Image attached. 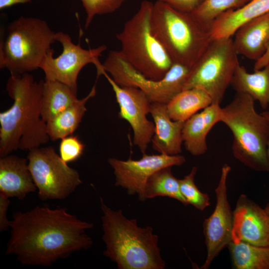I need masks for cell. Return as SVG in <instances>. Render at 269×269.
<instances>
[{"label":"cell","mask_w":269,"mask_h":269,"mask_svg":"<svg viewBox=\"0 0 269 269\" xmlns=\"http://www.w3.org/2000/svg\"><path fill=\"white\" fill-rule=\"evenodd\" d=\"M93 227L64 208L36 206L17 212L10 220L5 254L15 255L22 265L50 267L90 248L93 241L86 231Z\"/></svg>","instance_id":"1"},{"label":"cell","mask_w":269,"mask_h":269,"mask_svg":"<svg viewBox=\"0 0 269 269\" xmlns=\"http://www.w3.org/2000/svg\"><path fill=\"white\" fill-rule=\"evenodd\" d=\"M43 84L29 73L9 77L6 90L13 103L0 113V157L18 149L29 151L50 140L41 116Z\"/></svg>","instance_id":"2"},{"label":"cell","mask_w":269,"mask_h":269,"mask_svg":"<svg viewBox=\"0 0 269 269\" xmlns=\"http://www.w3.org/2000/svg\"><path fill=\"white\" fill-rule=\"evenodd\" d=\"M104 255L119 269H163L165 262L158 247V237L150 226L141 227L136 219L114 210L100 197Z\"/></svg>","instance_id":"3"},{"label":"cell","mask_w":269,"mask_h":269,"mask_svg":"<svg viewBox=\"0 0 269 269\" xmlns=\"http://www.w3.org/2000/svg\"><path fill=\"white\" fill-rule=\"evenodd\" d=\"M220 122L233 134L234 156L249 168L269 172V121L256 111L253 98L237 93L232 101L222 108Z\"/></svg>","instance_id":"4"},{"label":"cell","mask_w":269,"mask_h":269,"mask_svg":"<svg viewBox=\"0 0 269 269\" xmlns=\"http://www.w3.org/2000/svg\"><path fill=\"white\" fill-rule=\"evenodd\" d=\"M151 32L173 63L191 68L212 40L209 30L191 13L176 9L161 0L153 3Z\"/></svg>","instance_id":"5"},{"label":"cell","mask_w":269,"mask_h":269,"mask_svg":"<svg viewBox=\"0 0 269 269\" xmlns=\"http://www.w3.org/2000/svg\"><path fill=\"white\" fill-rule=\"evenodd\" d=\"M56 41V32L45 20L21 16L1 33L0 68L18 75L40 69Z\"/></svg>","instance_id":"6"},{"label":"cell","mask_w":269,"mask_h":269,"mask_svg":"<svg viewBox=\"0 0 269 269\" xmlns=\"http://www.w3.org/2000/svg\"><path fill=\"white\" fill-rule=\"evenodd\" d=\"M153 3L141 1L137 11L116 34L120 50L126 60L145 77L162 79L173 65L170 56L151 32Z\"/></svg>","instance_id":"7"},{"label":"cell","mask_w":269,"mask_h":269,"mask_svg":"<svg viewBox=\"0 0 269 269\" xmlns=\"http://www.w3.org/2000/svg\"><path fill=\"white\" fill-rule=\"evenodd\" d=\"M232 37L213 39L190 68L183 90H205L212 103L219 104L240 64Z\"/></svg>","instance_id":"8"},{"label":"cell","mask_w":269,"mask_h":269,"mask_svg":"<svg viewBox=\"0 0 269 269\" xmlns=\"http://www.w3.org/2000/svg\"><path fill=\"white\" fill-rule=\"evenodd\" d=\"M104 70L121 87L140 89L152 103L167 104L183 90L190 68L174 63L165 76L155 81L145 77L135 69L120 51H111L102 64Z\"/></svg>","instance_id":"9"},{"label":"cell","mask_w":269,"mask_h":269,"mask_svg":"<svg viewBox=\"0 0 269 269\" xmlns=\"http://www.w3.org/2000/svg\"><path fill=\"white\" fill-rule=\"evenodd\" d=\"M28 168L40 200H63L82 183L78 171L68 166L52 146L29 150Z\"/></svg>","instance_id":"10"},{"label":"cell","mask_w":269,"mask_h":269,"mask_svg":"<svg viewBox=\"0 0 269 269\" xmlns=\"http://www.w3.org/2000/svg\"><path fill=\"white\" fill-rule=\"evenodd\" d=\"M56 40L61 44L62 51L55 57L52 49L45 56L40 67L44 73L45 80L62 83L77 93L78 75L86 65L94 64L98 76L105 71L99 57L107 49L106 45L86 49L80 44L73 43L70 36L61 31L56 32Z\"/></svg>","instance_id":"11"},{"label":"cell","mask_w":269,"mask_h":269,"mask_svg":"<svg viewBox=\"0 0 269 269\" xmlns=\"http://www.w3.org/2000/svg\"><path fill=\"white\" fill-rule=\"evenodd\" d=\"M103 75L115 94L119 106V117L129 123L134 133V144L142 154L145 153L155 132L154 123L146 117L150 113L152 102L140 89L118 85L106 71Z\"/></svg>","instance_id":"12"},{"label":"cell","mask_w":269,"mask_h":269,"mask_svg":"<svg viewBox=\"0 0 269 269\" xmlns=\"http://www.w3.org/2000/svg\"><path fill=\"white\" fill-rule=\"evenodd\" d=\"M108 163L114 169L116 186L127 190L130 195H137L139 200H146L144 190L146 182L156 171L166 167L179 166L185 162L184 156L179 154H142L138 160L130 158L122 160L109 158Z\"/></svg>","instance_id":"13"},{"label":"cell","mask_w":269,"mask_h":269,"mask_svg":"<svg viewBox=\"0 0 269 269\" xmlns=\"http://www.w3.org/2000/svg\"><path fill=\"white\" fill-rule=\"evenodd\" d=\"M231 168L225 164L222 167L218 185L215 189L216 203L211 215L203 223V233L207 257L201 269H207L213 261L231 242L233 223L227 194V179Z\"/></svg>","instance_id":"14"},{"label":"cell","mask_w":269,"mask_h":269,"mask_svg":"<svg viewBox=\"0 0 269 269\" xmlns=\"http://www.w3.org/2000/svg\"><path fill=\"white\" fill-rule=\"evenodd\" d=\"M231 239L269 246V214L245 194L239 197L233 211Z\"/></svg>","instance_id":"15"},{"label":"cell","mask_w":269,"mask_h":269,"mask_svg":"<svg viewBox=\"0 0 269 269\" xmlns=\"http://www.w3.org/2000/svg\"><path fill=\"white\" fill-rule=\"evenodd\" d=\"M36 189L27 158L10 154L0 157V193L23 200Z\"/></svg>","instance_id":"16"},{"label":"cell","mask_w":269,"mask_h":269,"mask_svg":"<svg viewBox=\"0 0 269 269\" xmlns=\"http://www.w3.org/2000/svg\"><path fill=\"white\" fill-rule=\"evenodd\" d=\"M150 114L155 125L151 141L152 148L160 154H179L183 143L182 130L184 122L172 120L165 104L152 103Z\"/></svg>","instance_id":"17"},{"label":"cell","mask_w":269,"mask_h":269,"mask_svg":"<svg viewBox=\"0 0 269 269\" xmlns=\"http://www.w3.org/2000/svg\"><path fill=\"white\" fill-rule=\"evenodd\" d=\"M221 109L219 104L212 103L184 122L183 143L192 155L200 156L207 151V136L213 126L220 122Z\"/></svg>","instance_id":"18"},{"label":"cell","mask_w":269,"mask_h":269,"mask_svg":"<svg viewBox=\"0 0 269 269\" xmlns=\"http://www.w3.org/2000/svg\"><path fill=\"white\" fill-rule=\"evenodd\" d=\"M234 35L237 54L255 62L259 60L269 47V12L243 24Z\"/></svg>","instance_id":"19"},{"label":"cell","mask_w":269,"mask_h":269,"mask_svg":"<svg viewBox=\"0 0 269 269\" xmlns=\"http://www.w3.org/2000/svg\"><path fill=\"white\" fill-rule=\"evenodd\" d=\"M269 12V0H251L243 6L230 9L211 24L209 32L212 40L232 37L243 24Z\"/></svg>","instance_id":"20"},{"label":"cell","mask_w":269,"mask_h":269,"mask_svg":"<svg viewBox=\"0 0 269 269\" xmlns=\"http://www.w3.org/2000/svg\"><path fill=\"white\" fill-rule=\"evenodd\" d=\"M231 85L237 93L249 95L261 107L269 108V64L254 72H248L244 66H238Z\"/></svg>","instance_id":"21"},{"label":"cell","mask_w":269,"mask_h":269,"mask_svg":"<svg viewBox=\"0 0 269 269\" xmlns=\"http://www.w3.org/2000/svg\"><path fill=\"white\" fill-rule=\"evenodd\" d=\"M79 99L68 86L45 80L41 98V116L47 123L76 103Z\"/></svg>","instance_id":"22"},{"label":"cell","mask_w":269,"mask_h":269,"mask_svg":"<svg viewBox=\"0 0 269 269\" xmlns=\"http://www.w3.org/2000/svg\"><path fill=\"white\" fill-rule=\"evenodd\" d=\"M96 94L95 84L86 97L78 99L73 105L46 123L47 131L50 140H56L73 134L87 111V101Z\"/></svg>","instance_id":"23"},{"label":"cell","mask_w":269,"mask_h":269,"mask_svg":"<svg viewBox=\"0 0 269 269\" xmlns=\"http://www.w3.org/2000/svg\"><path fill=\"white\" fill-rule=\"evenodd\" d=\"M211 104L212 99L207 92L202 88L195 87L181 91L166 104V107L172 120L185 122Z\"/></svg>","instance_id":"24"},{"label":"cell","mask_w":269,"mask_h":269,"mask_svg":"<svg viewBox=\"0 0 269 269\" xmlns=\"http://www.w3.org/2000/svg\"><path fill=\"white\" fill-rule=\"evenodd\" d=\"M227 247L233 268L269 269V246L231 241Z\"/></svg>","instance_id":"25"},{"label":"cell","mask_w":269,"mask_h":269,"mask_svg":"<svg viewBox=\"0 0 269 269\" xmlns=\"http://www.w3.org/2000/svg\"><path fill=\"white\" fill-rule=\"evenodd\" d=\"M144 193L146 199L165 196L188 205L181 193L179 179L172 173L171 167L161 168L152 174L146 182Z\"/></svg>","instance_id":"26"},{"label":"cell","mask_w":269,"mask_h":269,"mask_svg":"<svg viewBox=\"0 0 269 269\" xmlns=\"http://www.w3.org/2000/svg\"><path fill=\"white\" fill-rule=\"evenodd\" d=\"M251 0H204L192 12L194 18L209 31L212 22L221 14L230 9L238 8Z\"/></svg>","instance_id":"27"},{"label":"cell","mask_w":269,"mask_h":269,"mask_svg":"<svg viewBox=\"0 0 269 269\" xmlns=\"http://www.w3.org/2000/svg\"><path fill=\"white\" fill-rule=\"evenodd\" d=\"M197 171V167L194 166L188 174L179 179L180 189L188 204L203 211L210 205V198L207 194L201 192L195 184Z\"/></svg>","instance_id":"28"},{"label":"cell","mask_w":269,"mask_h":269,"mask_svg":"<svg viewBox=\"0 0 269 269\" xmlns=\"http://www.w3.org/2000/svg\"><path fill=\"white\" fill-rule=\"evenodd\" d=\"M79 0L81 2L86 14L85 27L87 28L96 15L113 13L127 0Z\"/></svg>","instance_id":"29"},{"label":"cell","mask_w":269,"mask_h":269,"mask_svg":"<svg viewBox=\"0 0 269 269\" xmlns=\"http://www.w3.org/2000/svg\"><path fill=\"white\" fill-rule=\"evenodd\" d=\"M59 147V156L68 163L77 160L83 154L85 144L77 135H70L61 139Z\"/></svg>","instance_id":"30"},{"label":"cell","mask_w":269,"mask_h":269,"mask_svg":"<svg viewBox=\"0 0 269 269\" xmlns=\"http://www.w3.org/2000/svg\"><path fill=\"white\" fill-rule=\"evenodd\" d=\"M174 8L191 13L204 0H161Z\"/></svg>","instance_id":"31"},{"label":"cell","mask_w":269,"mask_h":269,"mask_svg":"<svg viewBox=\"0 0 269 269\" xmlns=\"http://www.w3.org/2000/svg\"><path fill=\"white\" fill-rule=\"evenodd\" d=\"M10 204L9 198L0 193V232L6 231L10 227V221L7 217V209Z\"/></svg>","instance_id":"32"},{"label":"cell","mask_w":269,"mask_h":269,"mask_svg":"<svg viewBox=\"0 0 269 269\" xmlns=\"http://www.w3.org/2000/svg\"><path fill=\"white\" fill-rule=\"evenodd\" d=\"M269 64V47L265 54L255 62L254 70H259Z\"/></svg>","instance_id":"33"},{"label":"cell","mask_w":269,"mask_h":269,"mask_svg":"<svg viewBox=\"0 0 269 269\" xmlns=\"http://www.w3.org/2000/svg\"><path fill=\"white\" fill-rule=\"evenodd\" d=\"M31 1V0H0V9L2 10L17 4L25 3Z\"/></svg>","instance_id":"34"},{"label":"cell","mask_w":269,"mask_h":269,"mask_svg":"<svg viewBox=\"0 0 269 269\" xmlns=\"http://www.w3.org/2000/svg\"><path fill=\"white\" fill-rule=\"evenodd\" d=\"M269 121V111H265L261 113ZM268 155L269 159V142L268 146Z\"/></svg>","instance_id":"35"},{"label":"cell","mask_w":269,"mask_h":269,"mask_svg":"<svg viewBox=\"0 0 269 269\" xmlns=\"http://www.w3.org/2000/svg\"><path fill=\"white\" fill-rule=\"evenodd\" d=\"M265 209L267 211V212L269 214V203L267 205Z\"/></svg>","instance_id":"36"}]
</instances>
